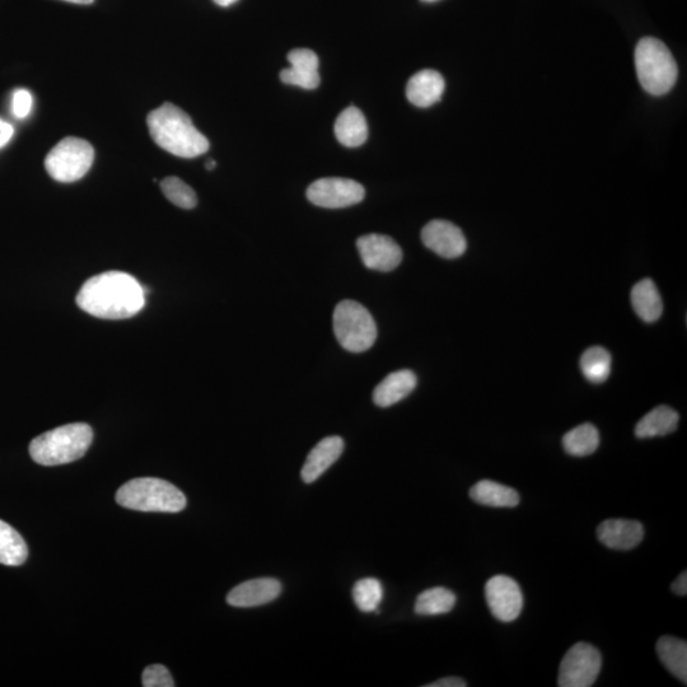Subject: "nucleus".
I'll return each instance as SVG.
<instances>
[{
    "instance_id": "obj_1",
    "label": "nucleus",
    "mask_w": 687,
    "mask_h": 687,
    "mask_svg": "<svg viewBox=\"0 0 687 687\" xmlns=\"http://www.w3.org/2000/svg\"><path fill=\"white\" fill-rule=\"evenodd\" d=\"M77 305L88 315L104 320H125L146 305V292L138 280L123 271H106L88 279L77 294Z\"/></svg>"
},
{
    "instance_id": "obj_2",
    "label": "nucleus",
    "mask_w": 687,
    "mask_h": 687,
    "mask_svg": "<svg viewBox=\"0 0 687 687\" xmlns=\"http://www.w3.org/2000/svg\"><path fill=\"white\" fill-rule=\"evenodd\" d=\"M147 124L154 142L176 157L195 158L208 152L209 140L180 107L163 104L148 115Z\"/></svg>"
},
{
    "instance_id": "obj_3",
    "label": "nucleus",
    "mask_w": 687,
    "mask_h": 687,
    "mask_svg": "<svg viewBox=\"0 0 687 687\" xmlns=\"http://www.w3.org/2000/svg\"><path fill=\"white\" fill-rule=\"evenodd\" d=\"M92 441L90 425L67 424L36 437L31 442L30 455L36 464L42 466L70 464L86 455Z\"/></svg>"
},
{
    "instance_id": "obj_4",
    "label": "nucleus",
    "mask_w": 687,
    "mask_h": 687,
    "mask_svg": "<svg viewBox=\"0 0 687 687\" xmlns=\"http://www.w3.org/2000/svg\"><path fill=\"white\" fill-rule=\"evenodd\" d=\"M121 507L139 512L177 513L185 509L188 500L174 484L156 478L128 481L116 493Z\"/></svg>"
},
{
    "instance_id": "obj_5",
    "label": "nucleus",
    "mask_w": 687,
    "mask_h": 687,
    "mask_svg": "<svg viewBox=\"0 0 687 687\" xmlns=\"http://www.w3.org/2000/svg\"><path fill=\"white\" fill-rule=\"evenodd\" d=\"M635 69L644 91L663 96L674 88L679 69L674 56L662 41L644 37L635 49Z\"/></svg>"
},
{
    "instance_id": "obj_6",
    "label": "nucleus",
    "mask_w": 687,
    "mask_h": 687,
    "mask_svg": "<svg viewBox=\"0 0 687 687\" xmlns=\"http://www.w3.org/2000/svg\"><path fill=\"white\" fill-rule=\"evenodd\" d=\"M336 339L350 353H363L377 340V325L371 313L361 303L343 301L336 306L333 316Z\"/></svg>"
},
{
    "instance_id": "obj_7",
    "label": "nucleus",
    "mask_w": 687,
    "mask_h": 687,
    "mask_svg": "<svg viewBox=\"0 0 687 687\" xmlns=\"http://www.w3.org/2000/svg\"><path fill=\"white\" fill-rule=\"evenodd\" d=\"M93 160L95 149L87 140L68 137L51 149L45 158V167L55 181L69 184L86 176Z\"/></svg>"
},
{
    "instance_id": "obj_8",
    "label": "nucleus",
    "mask_w": 687,
    "mask_h": 687,
    "mask_svg": "<svg viewBox=\"0 0 687 687\" xmlns=\"http://www.w3.org/2000/svg\"><path fill=\"white\" fill-rule=\"evenodd\" d=\"M602 666L601 653L588 643H577L565 654L559 668L560 687H590Z\"/></svg>"
},
{
    "instance_id": "obj_9",
    "label": "nucleus",
    "mask_w": 687,
    "mask_h": 687,
    "mask_svg": "<svg viewBox=\"0 0 687 687\" xmlns=\"http://www.w3.org/2000/svg\"><path fill=\"white\" fill-rule=\"evenodd\" d=\"M366 190L359 182L341 177H325L307 189V199L326 209H341L363 202Z\"/></svg>"
},
{
    "instance_id": "obj_10",
    "label": "nucleus",
    "mask_w": 687,
    "mask_h": 687,
    "mask_svg": "<svg viewBox=\"0 0 687 687\" xmlns=\"http://www.w3.org/2000/svg\"><path fill=\"white\" fill-rule=\"evenodd\" d=\"M486 604L495 619L511 623L521 615L523 596L520 586L507 576H495L486 582Z\"/></svg>"
},
{
    "instance_id": "obj_11",
    "label": "nucleus",
    "mask_w": 687,
    "mask_h": 687,
    "mask_svg": "<svg viewBox=\"0 0 687 687\" xmlns=\"http://www.w3.org/2000/svg\"><path fill=\"white\" fill-rule=\"evenodd\" d=\"M357 247L364 266L371 270L390 273L403 261V250L389 236L372 233L359 237Z\"/></svg>"
},
{
    "instance_id": "obj_12",
    "label": "nucleus",
    "mask_w": 687,
    "mask_h": 687,
    "mask_svg": "<svg viewBox=\"0 0 687 687\" xmlns=\"http://www.w3.org/2000/svg\"><path fill=\"white\" fill-rule=\"evenodd\" d=\"M422 241L425 247L445 259H457L467 249L466 237L461 229L441 219L429 222L423 228Z\"/></svg>"
},
{
    "instance_id": "obj_13",
    "label": "nucleus",
    "mask_w": 687,
    "mask_h": 687,
    "mask_svg": "<svg viewBox=\"0 0 687 687\" xmlns=\"http://www.w3.org/2000/svg\"><path fill=\"white\" fill-rule=\"evenodd\" d=\"M283 587L278 579L257 578L238 584L227 596V604L240 609L270 604L280 596Z\"/></svg>"
},
{
    "instance_id": "obj_14",
    "label": "nucleus",
    "mask_w": 687,
    "mask_h": 687,
    "mask_svg": "<svg viewBox=\"0 0 687 687\" xmlns=\"http://www.w3.org/2000/svg\"><path fill=\"white\" fill-rule=\"evenodd\" d=\"M288 62L291 68L280 72L283 83L301 87L303 90H316L320 86V62L316 53L308 49L292 50L288 54Z\"/></svg>"
},
{
    "instance_id": "obj_15",
    "label": "nucleus",
    "mask_w": 687,
    "mask_h": 687,
    "mask_svg": "<svg viewBox=\"0 0 687 687\" xmlns=\"http://www.w3.org/2000/svg\"><path fill=\"white\" fill-rule=\"evenodd\" d=\"M344 451L343 438L331 436L322 439L312 448L302 467L301 476L306 484L315 483L331 466L339 460Z\"/></svg>"
},
{
    "instance_id": "obj_16",
    "label": "nucleus",
    "mask_w": 687,
    "mask_h": 687,
    "mask_svg": "<svg viewBox=\"0 0 687 687\" xmlns=\"http://www.w3.org/2000/svg\"><path fill=\"white\" fill-rule=\"evenodd\" d=\"M598 540L612 550H632L642 542V523L632 520H607L597 528Z\"/></svg>"
},
{
    "instance_id": "obj_17",
    "label": "nucleus",
    "mask_w": 687,
    "mask_h": 687,
    "mask_svg": "<svg viewBox=\"0 0 687 687\" xmlns=\"http://www.w3.org/2000/svg\"><path fill=\"white\" fill-rule=\"evenodd\" d=\"M445 90L446 82L442 74L425 69L410 78L406 86V97L414 106L427 109L441 100Z\"/></svg>"
},
{
    "instance_id": "obj_18",
    "label": "nucleus",
    "mask_w": 687,
    "mask_h": 687,
    "mask_svg": "<svg viewBox=\"0 0 687 687\" xmlns=\"http://www.w3.org/2000/svg\"><path fill=\"white\" fill-rule=\"evenodd\" d=\"M417 383V375L409 369L390 373L373 391V403L380 408H390L408 397Z\"/></svg>"
},
{
    "instance_id": "obj_19",
    "label": "nucleus",
    "mask_w": 687,
    "mask_h": 687,
    "mask_svg": "<svg viewBox=\"0 0 687 687\" xmlns=\"http://www.w3.org/2000/svg\"><path fill=\"white\" fill-rule=\"evenodd\" d=\"M335 135L343 146L357 148L363 146L368 138L367 120L358 107L350 106L336 119Z\"/></svg>"
},
{
    "instance_id": "obj_20",
    "label": "nucleus",
    "mask_w": 687,
    "mask_h": 687,
    "mask_svg": "<svg viewBox=\"0 0 687 687\" xmlns=\"http://www.w3.org/2000/svg\"><path fill=\"white\" fill-rule=\"evenodd\" d=\"M470 497L481 506L493 508H514L520 504L516 490L492 480H481L472 486Z\"/></svg>"
},
{
    "instance_id": "obj_21",
    "label": "nucleus",
    "mask_w": 687,
    "mask_h": 687,
    "mask_svg": "<svg viewBox=\"0 0 687 687\" xmlns=\"http://www.w3.org/2000/svg\"><path fill=\"white\" fill-rule=\"evenodd\" d=\"M630 298H632L634 311L648 324H652L662 316L661 294L652 279H643L635 284Z\"/></svg>"
},
{
    "instance_id": "obj_22",
    "label": "nucleus",
    "mask_w": 687,
    "mask_h": 687,
    "mask_svg": "<svg viewBox=\"0 0 687 687\" xmlns=\"http://www.w3.org/2000/svg\"><path fill=\"white\" fill-rule=\"evenodd\" d=\"M679 414L668 406H657L649 411L646 417L639 420L635 427V436L638 438H653L667 436L676 431L679 425Z\"/></svg>"
},
{
    "instance_id": "obj_23",
    "label": "nucleus",
    "mask_w": 687,
    "mask_h": 687,
    "mask_svg": "<svg viewBox=\"0 0 687 687\" xmlns=\"http://www.w3.org/2000/svg\"><path fill=\"white\" fill-rule=\"evenodd\" d=\"M658 657L676 679L687 681V644L675 637H662L657 643Z\"/></svg>"
},
{
    "instance_id": "obj_24",
    "label": "nucleus",
    "mask_w": 687,
    "mask_h": 687,
    "mask_svg": "<svg viewBox=\"0 0 687 687\" xmlns=\"http://www.w3.org/2000/svg\"><path fill=\"white\" fill-rule=\"evenodd\" d=\"M27 545L12 526L0 520V564L18 567L26 562Z\"/></svg>"
},
{
    "instance_id": "obj_25",
    "label": "nucleus",
    "mask_w": 687,
    "mask_h": 687,
    "mask_svg": "<svg viewBox=\"0 0 687 687\" xmlns=\"http://www.w3.org/2000/svg\"><path fill=\"white\" fill-rule=\"evenodd\" d=\"M565 452L570 456H590L600 446V433L595 425L582 424L565 434L563 438Z\"/></svg>"
},
{
    "instance_id": "obj_26",
    "label": "nucleus",
    "mask_w": 687,
    "mask_h": 687,
    "mask_svg": "<svg viewBox=\"0 0 687 687\" xmlns=\"http://www.w3.org/2000/svg\"><path fill=\"white\" fill-rule=\"evenodd\" d=\"M457 597L447 588H429L420 593L415 602V612L422 616H436L448 614L455 607Z\"/></svg>"
},
{
    "instance_id": "obj_27",
    "label": "nucleus",
    "mask_w": 687,
    "mask_h": 687,
    "mask_svg": "<svg viewBox=\"0 0 687 687\" xmlns=\"http://www.w3.org/2000/svg\"><path fill=\"white\" fill-rule=\"evenodd\" d=\"M581 369L584 377L592 383H602L611 373V354L602 347H592L583 353Z\"/></svg>"
},
{
    "instance_id": "obj_28",
    "label": "nucleus",
    "mask_w": 687,
    "mask_h": 687,
    "mask_svg": "<svg viewBox=\"0 0 687 687\" xmlns=\"http://www.w3.org/2000/svg\"><path fill=\"white\" fill-rule=\"evenodd\" d=\"M383 598V587L376 578H364L354 584L353 600L363 612L377 611Z\"/></svg>"
},
{
    "instance_id": "obj_29",
    "label": "nucleus",
    "mask_w": 687,
    "mask_h": 687,
    "mask_svg": "<svg viewBox=\"0 0 687 687\" xmlns=\"http://www.w3.org/2000/svg\"><path fill=\"white\" fill-rule=\"evenodd\" d=\"M161 189L166 198L176 207L193 209L198 204V196L188 184L179 177H167L161 182Z\"/></svg>"
},
{
    "instance_id": "obj_30",
    "label": "nucleus",
    "mask_w": 687,
    "mask_h": 687,
    "mask_svg": "<svg viewBox=\"0 0 687 687\" xmlns=\"http://www.w3.org/2000/svg\"><path fill=\"white\" fill-rule=\"evenodd\" d=\"M143 686L144 687H174L175 682L172 679L170 671L162 665H152L146 668L143 672Z\"/></svg>"
},
{
    "instance_id": "obj_31",
    "label": "nucleus",
    "mask_w": 687,
    "mask_h": 687,
    "mask_svg": "<svg viewBox=\"0 0 687 687\" xmlns=\"http://www.w3.org/2000/svg\"><path fill=\"white\" fill-rule=\"evenodd\" d=\"M32 109V96L27 90H17L12 97V112L18 119L27 118Z\"/></svg>"
},
{
    "instance_id": "obj_32",
    "label": "nucleus",
    "mask_w": 687,
    "mask_h": 687,
    "mask_svg": "<svg viewBox=\"0 0 687 687\" xmlns=\"http://www.w3.org/2000/svg\"><path fill=\"white\" fill-rule=\"evenodd\" d=\"M13 134V126L7 123V121L0 119V148L6 146L9 140L12 139Z\"/></svg>"
},
{
    "instance_id": "obj_33",
    "label": "nucleus",
    "mask_w": 687,
    "mask_h": 687,
    "mask_svg": "<svg viewBox=\"0 0 687 687\" xmlns=\"http://www.w3.org/2000/svg\"><path fill=\"white\" fill-rule=\"evenodd\" d=\"M467 686L464 680L458 679V677H446V679L438 680L433 682V684L427 685V687H465Z\"/></svg>"
},
{
    "instance_id": "obj_34",
    "label": "nucleus",
    "mask_w": 687,
    "mask_h": 687,
    "mask_svg": "<svg viewBox=\"0 0 687 687\" xmlns=\"http://www.w3.org/2000/svg\"><path fill=\"white\" fill-rule=\"evenodd\" d=\"M672 591L676 593V595L679 596H686L687 595V573H681L679 577H677L676 581L672 583Z\"/></svg>"
},
{
    "instance_id": "obj_35",
    "label": "nucleus",
    "mask_w": 687,
    "mask_h": 687,
    "mask_svg": "<svg viewBox=\"0 0 687 687\" xmlns=\"http://www.w3.org/2000/svg\"><path fill=\"white\" fill-rule=\"evenodd\" d=\"M238 0H214V3L218 4L219 7H231L233 4L237 3Z\"/></svg>"
},
{
    "instance_id": "obj_36",
    "label": "nucleus",
    "mask_w": 687,
    "mask_h": 687,
    "mask_svg": "<svg viewBox=\"0 0 687 687\" xmlns=\"http://www.w3.org/2000/svg\"><path fill=\"white\" fill-rule=\"evenodd\" d=\"M65 2L74 4H92L95 0H65Z\"/></svg>"
},
{
    "instance_id": "obj_37",
    "label": "nucleus",
    "mask_w": 687,
    "mask_h": 687,
    "mask_svg": "<svg viewBox=\"0 0 687 687\" xmlns=\"http://www.w3.org/2000/svg\"><path fill=\"white\" fill-rule=\"evenodd\" d=\"M214 167H216V162H214V161H209V162L207 163V168H208V170H213Z\"/></svg>"
},
{
    "instance_id": "obj_38",
    "label": "nucleus",
    "mask_w": 687,
    "mask_h": 687,
    "mask_svg": "<svg viewBox=\"0 0 687 687\" xmlns=\"http://www.w3.org/2000/svg\"><path fill=\"white\" fill-rule=\"evenodd\" d=\"M422 2H424V3H434V2H438V0H422Z\"/></svg>"
}]
</instances>
